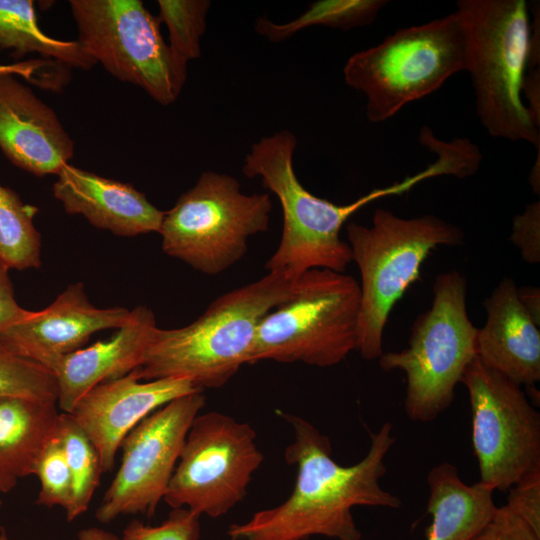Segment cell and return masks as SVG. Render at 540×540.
<instances>
[{
  "label": "cell",
  "instance_id": "obj_14",
  "mask_svg": "<svg viewBox=\"0 0 540 540\" xmlns=\"http://www.w3.org/2000/svg\"><path fill=\"white\" fill-rule=\"evenodd\" d=\"M202 392L182 377L142 381L135 371L93 387L69 413L96 448L103 472L115 465L127 434L149 414L168 402Z\"/></svg>",
  "mask_w": 540,
  "mask_h": 540
},
{
  "label": "cell",
  "instance_id": "obj_5",
  "mask_svg": "<svg viewBox=\"0 0 540 540\" xmlns=\"http://www.w3.org/2000/svg\"><path fill=\"white\" fill-rule=\"evenodd\" d=\"M346 232L361 275L356 351L371 361L383 354L389 315L427 256L438 246L462 244L464 233L435 215L408 219L382 208L374 211L371 226L350 222Z\"/></svg>",
  "mask_w": 540,
  "mask_h": 540
},
{
  "label": "cell",
  "instance_id": "obj_2",
  "mask_svg": "<svg viewBox=\"0 0 540 540\" xmlns=\"http://www.w3.org/2000/svg\"><path fill=\"white\" fill-rule=\"evenodd\" d=\"M296 136L281 130L254 143L244 158L243 174L259 177L264 188L279 200L283 228L279 245L267 260L268 272L298 279L311 269L344 273L352 262L347 242L340 238L345 222L369 203L408 192L422 181L440 175L435 162L392 185L376 188L348 204H336L309 192L299 181L293 157Z\"/></svg>",
  "mask_w": 540,
  "mask_h": 540
},
{
  "label": "cell",
  "instance_id": "obj_17",
  "mask_svg": "<svg viewBox=\"0 0 540 540\" xmlns=\"http://www.w3.org/2000/svg\"><path fill=\"white\" fill-rule=\"evenodd\" d=\"M158 328L153 311L137 306L109 339L55 359L48 368L57 387V404L70 413L79 399L96 385L139 368Z\"/></svg>",
  "mask_w": 540,
  "mask_h": 540
},
{
  "label": "cell",
  "instance_id": "obj_10",
  "mask_svg": "<svg viewBox=\"0 0 540 540\" xmlns=\"http://www.w3.org/2000/svg\"><path fill=\"white\" fill-rule=\"evenodd\" d=\"M78 41L113 77L143 89L161 105L174 103L187 78L164 41L160 21L140 0H70Z\"/></svg>",
  "mask_w": 540,
  "mask_h": 540
},
{
  "label": "cell",
  "instance_id": "obj_8",
  "mask_svg": "<svg viewBox=\"0 0 540 540\" xmlns=\"http://www.w3.org/2000/svg\"><path fill=\"white\" fill-rule=\"evenodd\" d=\"M432 290L431 307L416 318L409 346L379 358L382 370L405 373L406 415L424 423L452 403L457 384L476 356L478 331L468 316L467 281L459 271L438 275Z\"/></svg>",
  "mask_w": 540,
  "mask_h": 540
},
{
  "label": "cell",
  "instance_id": "obj_27",
  "mask_svg": "<svg viewBox=\"0 0 540 540\" xmlns=\"http://www.w3.org/2000/svg\"><path fill=\"white\" fill-rule=\"evenodd\" d=\"M4 397L57 402L58 387L49 368L18 353L0 338V398Z\"/></svg>",
  "mask_w": 540,
  "mask_h": 540
},
{
  "label": "cell",
  "instance_id": "obj_16",
  "mask_svg": "<svg viewBox=\"0 0 540 540\" xmlns=\"http://www.w3.org/2000/svg\"><path fill=\"white\" fill-rule=\"evenodd\" d=\"M0 150L40 177L57 175L74 156V142L56 112L14 75L0 79Z\"/></svg>",
  "mask_w": 540,
  "mask_h": 540
},
{
  "label": "cell",
  "instance_id": "obj_28",
  "mask_svg": "<svg viewBox=\"0 0 540 540\" xmlns=\"http://www.w3.org/2000/svg\"><path fill=\"white\" fill-rule=\"evenodd\" d=\"M40 482L37 505L61 506L66 511L71 502L72 479L62 444L56 435L42 451L35 470Z\"/></svg>",
  "mask_w": 540,
  "mask_h": 540
},
{
  "label": "cell",
  "instance_id": "obj_18",
  "mask_svg": "<svg viewBox=\"0 0 540 540\" xmlns=\"http://www.w3.org/2000/svg\"><path fill=\"white\" fill-rule=\"evenodd\" d=\"M54 197L68 214L117 236L159 233L165 211L134 186L66 164L53 184Z\"/></svg>",
  "mask_w": 540,
  "mask_h": 540
},
{
  "label": "cell",
  "instance_id": "obj_7",
  "mask_svg": "<svg viewBox=\"0 0 540 540\" xmlns=\"http://www.w3.org/2000/svg\"><path fill=\"white\" fill-rule=\"evenodd\" d=\"M360 285L350 275L311 269L292 295L260 321L250 364L262 360L331 367L357 348Z\"/></svg>",
  "mask_w": 540,
  "mask_h": 540
},
{
  "label": "cell",
  "instance_id": "obj_35",
  "mask_svg": "<svg viewBox=\"0 0 540 540\" xmlns=\"http://www.w3.org/2000/svg\"><path fill=\"white\" fill-rule=\"evenodd\" d=\"M522 92L528 101L526 108L530 119L537 128H540V68L527 70L522 83Z\"/></svg>",
  "mask_w": 540,
  "mask_h": 540
},
{
  "label": "cell",
  "instance_id": "obj_40",
  "mask_svg": "<svg viewBox=\"0 0 540 540\" xmlns=\"http://www.w3.org/2000/svg\"><path fill=\"white\" fill-rule=\"evenodd\" d=\"M1 505H2V501H1V498H0V507H1Z\"/></svg>",
  "mask_w": 540,
  "mask_h": 540
},
{
  "label": "cell",
  "instance_id": "obj_6",
  "mask_svg": "<svg viewBox=\"0 0 540 540\" xmlns=\"http://www.w3.org/2000/svg\"><path fill=\"white\" fill-rule=\"evenodd\" d=\"M465 66V36L454 12L399 29L380 44L353 54L343 74L348 86L366 96L368 120L380 123L439 89Z\"/></svg>",
  "mask_w": 540,
  "mask_h": 540
},
{
  "label": "cell",
  "instance_id": "obj_36",
  "mask_svg": "<svg viewBox=\"0 0 540 540\" xmlns=\"http://www.w3.org/2000/svg\"><path fill=\"white\" fill-rule=\"evenodd\" d=\"M518 299L537 326L540 327V291L536 286L517 287Z\"/></svg>",
  "mask_w": 540,
  "mask_h": 540
},
{
  "label": "cell",
  "instance_id": "obj_11",
  "mask_svg": "<svg viewBox=\"0 0 540 540\" xmlns=\"http://www.w3.org/2000/svg\"><path fill=\"white\" fill-rule=\"evenodd\" d=\"M263 458L250 424L216 411L198 414L163 499L172 509L218 518L247 495Z\"/></svg>",
  "mask_w": 540,
  "mask_h": 540
},
{
  "label": "cell",
  "instance_id": "obj_31",
  "mask_svg": "<svg viewBox=\"0 0 540 540\" xmlns=\"http://www.w3.org/2000/svg\"><path fill=\"white\" fill-rule=\"evenodd\" d=\"M508 490L506 506L540 535V472Z\"/></svg>",
  "mask_w": 540,
  "mask_h": 540
},
{
  "label": "cell",
  "instance_id": "obj_1",
  "mask_svg": "<svg viewBox=\"0 0 540 540\" xmlns=\"http://www.w3.org/2000/svg\"><path fill=\"white\" fill-rule=\"evenodd\" d=\"M278 414L293 430L284 456L297 467L295 486L280 505L256 512L246 523L231 525L230 540H306L312 536L361 540L353 507L402 505L380 484L387 470L386 455L395 442L392 423L370 432V447L362 460L342 466L332 458L330 439L313 424L293 414Z\"/></svg>",
  "mask_w": 540,
  "mask_h": 540
},
{
  "label": "cell",
  "instance_id": "obj_3",
  "mask_svg": "<svg viewBox=\"0 0 540 540\" xmlns=\"http://www.w3.org/2000/svg\"><path fill=\"white\" fill-rule=\"evenodd\" d=\"M296 280L268 272L220 295L192 323L157 328L136 375L142 381L188 378L202 391L222 387L250 364L260 321L292 295Z\"/></svg>",
  "mask_w": 540,
  "mask_h": 540
},
{
  "label": "cell",
  "instance_id": "obj_37",
  "mask_svg": "<svg viewBox=\"0 0 540 540\" xmlns=\"http://www.w3.org/2000/svg\"><path fill=\"white\" fill-rule=\"evenodd\" d=\"M77 540H122L116 534L98 527H88L80 530Z\"/></svg>",
  "mask_w": 540,
  "mask_h": 540
},
{
  "label": "cell",
  "instance_id": "obj_26",
  "mask_svg": "<svg viewBox=\"0 0 540 540\" xmlns=\"http://www.w3.org/2000/svg\"><path fill=\"white\" fill-rule=\"evenodd\" d=\"M160 23L169 33V47L187 66L201 55V38L206 31L209 0H158Z\"/></svg>",
  "mask_w": 540,
  "mask_h": 540
},
{
  "label": "cell",
  "instance_id": "obj_29",
  "mask_svg": "<svg viewBox=\"0 0 540 540\" xmlns=\"http://www.w3.org/2000/svg\"><path fill=\"white\" fill-rule=\"evenodd\" d=\"M200 515L188 508L173 509L168 518L158 526L130 521L122 532V540H198Z\"/></svg>",
  "mask_w": 540,
  "mask_h": 540
},
{
  "label": "cell",
  "instance_id": "obj_13",
  "mask_svg": "<svg viewBox=\"0 0 540 540\" xmlns=\"http://www.w3.org/2000/svg\"><path fill=\"white\" fill-rule=\"evenodd\" d=\"M205 404L202 392L158 408L123 439L121 463L96 509L103 524L121 515L154 516L164 498L190 426Z\"/></svg>",
  "mask_w": 540,
  "mask_h": 540
},
{
  "label": "cell",
  "instance_id": "obj_24",
  "mask_svg": "<svg viewBox=\"0 0 540 540\" xmlns=\"http://www.w3.org/2000/svg\"><path fill=\"white\" fill-rule=\"evenodd\" d=\"M37 212L0 184V261L9 270L40 267L41 235L33 223Z\"/></svg>",
  "mask_w": 540,
  "mask_h": 540
},
{
  "label": "cell",
  "instance_id": "obj_15",
  "mask_svg": "<svg viewBox=\"0 0 540 540\" xmlns=\"http://www.w3.org/2000/svg\"><path fill=\"white\" fill-rule=\"evenodd\" d=\"M130 312L124 307H95L84 285L78 282L67 286L43 310L30 311L0 332V338L18 353L48 368L55 359L81 349L94 333L120 328Z\"/></svg>",
  "mask_w": 540,
  "mask_h": 540
},
{
  "label": "cell",
  "instance_id": "obj_9",
  "mask_svg": "<svg viewBox=\"0 0 540 540\" xmlns=\"http://www.w3.org/2000/svg\"><path fill=\"white\" fill-rule=\"evenodd\" d=\"M272 208L268 193L244 194L235 177L205 171L165 211L162 249L203 274L218 275L244 257L251 236L267 231Z\"/></svg>",
  "mask_w": 540,
  "mask_h": 540
},
{
  "label": "cell",
  "instance_id": "obj_33",
  "mask_svg": "<svg viewBox=\"0 0 540 540\" xmlns=\"http://www.w3.org/2000/svg\"><path fill=\"white\" fill-rule=\"evenodd\" d=\"M69 67L53 60H29L11 64H0V79L8 75L21 76L35 85L56 89L61 86L50 75L44 73H57Z\"/></svg>",
  "mask_w": 540,
  "mask_h": 540
},
{
  "label": "cell",
  "instance_id": "obj_21",
  "mask_svg": "<svg viewBox=\"0 0 540 540\" xmlns=\"http://www.w3.org/2000/svg\"><path fill=\"white\" fill-rule=\"evenodd\" d=\"M57 402L26 397L0 398V474H34L46 445L57 435Z\"/></svg>",
  "mask_w": 540,
  "mask_h": 540
},
{
  "label": "cell",
  "instance_id": "obj_22",
  "mask_svg": "<svg viewBox=\"0 0 540 540\" xmlns=\"http://www.w3.org/2000/svg\"><path fill=\"white\" fill-rule=\"evenodd\" d=\"M0 48L12 49L17 58L38 53L69 68L89 70L96 65L78 40L45 34L31 0H0Z\"/></svg>",
  "mask_w": 540,
  "mask_h": 540
},
{
  "label": "cell",
  "instance_id": "obj_38",
  "mask_svg": "<svg viewBox=\"0 0 540 540\" xmlns=\"http://www.w3.org/2000/svg\"><path fill=\"white\" fill-rule=\"evenodd\" d=\"M17 479L0 474V494L6 493L14 488Z\"/></svg>",
  "mask_w": 540,
  "mask_h": 540
},
{
  "label": "cell",
  "instance_id": "obj_4",
  "mask_svg": "<svg viewBox=\"0 0 540 540\" xmlns=\"http://www.w3.org/2000/svg\"><path fill=\"white\" fill-rule=\"evenodd\" d=\"M466 66L478 117L498 138L526 141L540 152V129L521 93L530 50V20L524 0H459Z\"/></svg>",
  "mask_w": 540,
  "mask_h": 540
},
{
  "label": "cell",
  "instance_id": "obj_20",
  "mask_svg": "<svg viewBox=\"0 0 540 540\" xmlns=\"http://www.w3.org/2000/svg\"><path fill=\"white\" fill-rule=\"evenodd\" d=\"M427 482V511L432 522L426 540H476L498 508L494 491L480 482L465 484L457 467L449 462L434 466Z\"/></svg>",
  "mask_w": 540,
  "mask_h": 540
},
{
  "label": "cell",
  "instance_id": "obj_32",
  "mask_svg": "<svg viewBox=\"0 0 540 540\" xmlns=\"http://www.w3.org/2000/svg\"><path fill=\"white\" fill-rule=\"evenodd\" d=\"M476 540H540V535L504 505Z\"/></svg>",
  "mask_w": 540,
  "mask_h": 540
},
{
  "label": "cell",
  "instance_id": "obj_19",
  "mask_svg": "<svg viewBox=\"0 0 540 540\" xmlns=\"http://www.w3.org/2000/svg\"><path fill=\"white\" fill-rule=\"evenodd\" d=\"M486 322L477 331L476 356L526 388L540 380V331L521 305L512 278H504L485 299Z\"/></svg>",
  "mask_w": 540,
  "mask_h": 540
},
{
  "label": "cell",
  "instance_id": "obj_39",
  "mask_svg": "<svg viewBox=\"0 0 540 540\" xmlns=\"http://www.w3.org/2000/svg\"><path fill=\"white\" fill-rule=\"evenodd\" d=\"M0 540H9L6 530L3 527L0 528Z\"/></svg>",
  "mask_w": 540,
  "mask_h": 540
},
{
  "label": "cell",
  "instance_id": "obj_12",
  "mask_svg": "<svg viewBox=\"0 0 540 540\" xmlns=\"http://www.w3.org/2000/svg\"><path fill=\"white\" fill-rule=\"evenodd\" d=\"M460 383L469 394L478 482L504 491L540 472V414L521 386L477 356Z\"/></svg>",
  "mask_w": 540,
  "mask_h": 540
},
{
  "label": "cell",
  "instance_id": "obj_23",
  "mask_svg": "<svg viewBox=\"0 0 540 540\" xmlns=\"http://www.w3.org/2000/svg\"><path fill=\"white\" fill-rule=\"evenodd\" d=\"M387 3L386 0H318L311 3L299 17L287 23L260 18L255 23V30L273 43L289 39L311 26L350 30L374 22Z\"/></svg>",
  "mask_w": 540,
  "mask_h": 540
},
{
  "label": "cell",
  "instance_id": "obj_30",
  "mask_svg": "<svg viewBox=\"0 0 540 540\" xmlns=\"http://www.w3.org/2000/svg\"><path fill=\"white\" fill-rule=\"evenodd\" d=\"M511 242L519 249L523 260L529 264L540 262V202L528 204L521 214L514 217Z\"/></svg>",
  "mask_w": 540,
  "mask_h": 540
},
{
  "label": "cell",
  "instance_id": "obj_25",
  "mask_svg": "<svg viewBox=\"0 0 540 540\" xmlns=\"http://www.w3.org/2000/svg\"><path fill=\"white\" fill-rule=\"evenodd\" d=\"M57 436L62 444L72 479L68 522L85 513L103 473L98 452L69 413H60Z\"/></svg>",
  "mask_w": 540,
  "mask_h": 540
},
{
  "label": "cell",
  "instance_id": "obj_34",
  "mask_svg": "<svg viewBox=\"0 0 540 540\" xmlns=\"http://www.w3.org/2000/svg\"><path fill=\"white\" fill-rule=\"evenodd\" d=\"M29 312L17 303L9 269L0 261V332L24 319Z\"/></svg>",
  "mask_w": 540,
  "mask_h": 540
}]
</instances>
